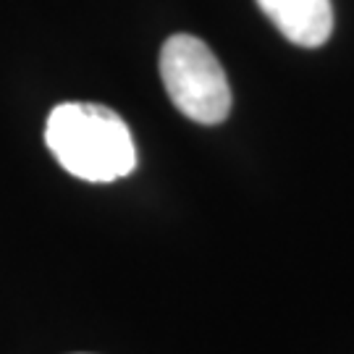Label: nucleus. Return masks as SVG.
<instances>
[{
	"mask_svg": "<svg viewBox=\"0 0 354 354\" xmlns=\"http://www.w3.org/2000/svg\"><path fill=\"white\" fill-rule=\"evenodd\" d=\"M45 145L71 176L108 184L137 168L127 121L97 102H61L45 124Z\"/></svg>",
	"mask_w": 354,
	"mask_h": 354,
	"instance_id": "1",
	"label": "nucleus"
},
{
	"mask_svg": "<svg viewBox=\"0 0 354 354\" xmlns=\"http://www.w3.org/2000/svg\"><path fill=\"white\" fill-rule=\"evenodd\" d=\"M160 79L178 113L215 127L231 113V87L223 66L203 39L174 35L160 48Z\"/></svg>",
	"mask_w": 354,
	"mask_h": 354,
	"instance_id": "2",
	"label": "nucleus"
},
{
	"mask_svg": "<svg viewBox=\"0 0 354 354\" xmlns=\"http://www.w3.org/2000/svg\"><path fill=\"white\" fill-rule=\"evenodd\" d=\"M257 6L294 45L320 48L333 32L330 0H257Z\"/></svg>",
	"mask_w": 354,
	"mask_h": 354,
	"instance_id": "3",
	"label": "nucleus"
}]
</instances>
